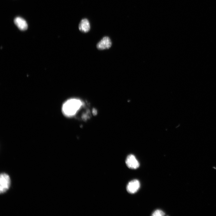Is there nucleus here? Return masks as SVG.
Here are the masks:
<instances>
[{
	"mask_svg": "<svg viewBox=\"0 0 216 216\" xmlns=\"http://www.w3.org/2000/svg\"><path fill=\"white\" fill-rule=\"evenodd\" d=\"M14 23L18 28L22 31L25 30L28 28V25L26 21L23 18L17 17L15 18Z\"/></svg>",
	"mask_w": 216,
	"mask_h": 216,
	"instance_id": "0eeeda50",
	"label": "nucleus"
},
{
	"mask_svg": "<svg viewBox=\"0 0 216 216\" xmlns=\"http://www.w3.org/2000/svg\"><path fill=\"white\" fill-rule=\"evenodd\" d=\"M112 45L111 40L108 36L104 37L98 43L97 48L100 50H103L109 48Z\"/></svg>",
	"mask_w": 216,
	"mask_h": 216,
	"instance_id": "20e7f679",
	"label": "nucleus"
},
{
	"mask_svg": "<svg viewBox=\"0 0 216 216\" xmlns=\"http://www.w3.org/2000/svg\"><path fill=\"white\" fill-rule=\"evenodd\" d=\"M83 104V102L79 99H69L66 101L62 105V113L67 117L73 116L77 113Z\"/></svg>",
	"mask_w": 216,
	"mask_h": 216,
	"instance_id": "f257e3e1",
	"label": "nucleus"
},
{
	"mask_svg": "<svg viewBox=\"0 0 216 216\" xmlns=\"http://www.w3.org/2000/svg\"><path fill=\"white\" fill-rule=\"evenodd\" d=\"M140 184L137 179H134L130 182L127 184L126 189L127 191L130 194H134L140 188Z\"/></svg>",
	"mask_w": 216,
	"mask_h": 216,
	"instance_id": "39448f33",
	"label": "nucleus"
},
{
	"mask_svg": "<svg viewBox=\"0 0 216 216\" xmlns=\"http://www.w3.org/2000/svg\"><path fill=\"white\" fill-rule=\"evenodd\" d=\"M165 213L162 210L159 209L156 210L152 214L153 216H163L165 215Z\"/></svg>",
	"mask_w": 216,
	"mask_h": 216,
	"instance_id": "6e6552de",
	"label": "nucleus"
},
{
	"mask_svg": "<svg viewBox=\"0 0 216 216\" xmlns=\"http://www.w3.org/2000/svg\"><path fill=\"white\" fill-rule=\"evenodd\" d=\"M92 113L94 115H96V113H97V111L95 109H93L92 110Z\"/></svg>",
	"mask_w": 216,
	"mask_h": 216,
	"instance_id": "1a4fd4ad",
	"label": "nucleus"
},
{
	"mask_svg": "<svg viewBox=\"0 0 216 216\" xmlns=\"http://www.w3.org/2000/svg\"><path fill=\"white\" fill-rule=\"evenodd\" d=\"M79 30L81 32L86 33L90 30L91 28L89 20L87 18H83L81 20L79 24Z\"/></svg>",
	"mask_w": 216,
	"mask_h": 216,
	"instance_id": "423d86ee",
	"label": "nucleus"
},
{
	"mask_svg": "<svg viewBox=\"0 0 216 216\" xmlns=\"http://www.w3.org/2000/svg\"><path fill=\"white\" fill-rule=\"evenodd\" d=\"M10 183L9 176L5 173H2L0 177V193L2 194L9 188Z\"/></svg>",
	"mask_w": 216,
	"mask_h": 216,
	"instance_id": "f03ea898",
	"label": "nucleus"
},
{
	"mask_svg": "<svg viewBox=\"0 0 216 216\" xmlns=\"http://www.w3.org/2000/svg\"><path fill=\"white\" fill-rule=\"evenodd\" d=\"M126 164L129 168L135 169L139 167L140 164L135 156L132 154L128 155L125 160Z\"/></svg>",
	"mask_w": 216,
	"mask_h": 216,
	"instance_id": "7ed1b4c3",
	"label": "nucleus"
}]
</instances>
